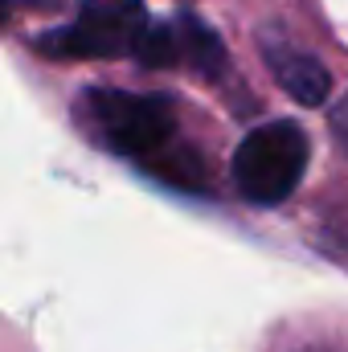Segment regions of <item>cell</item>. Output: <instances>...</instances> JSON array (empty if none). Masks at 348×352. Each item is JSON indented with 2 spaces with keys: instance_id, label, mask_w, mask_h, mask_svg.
<instances>
[{
  "instance_id": "cell-1",
  "label": "cell",
  "mask_w": 348,
  "mask_h": 352,
  "mask_svg": "<svg viewBox=\"0 0 348 352\" xmlns=\"http://www.w3.org/2000/svg\"><path fill=\"white\" fill-rule=\"evenodd\" d=\"M78 119L90 135L140 164L148 176L168 180L176 188H209L201 156L180 135V111L168 94H131V90H87L78 98Z\"/></svg>"
},
{
  "instance_id": "cell-2",
  "label": "cell",
  "mask_w": 348,
  "mask_h": 352,
  "mask_svg": "<svg viewBox=\"0 0 348 352\" xmlns=\"http://www.w3.org/2000/svg\"><path fill=\"white\" fill-rule=\"evenodd\" d=\"M307 131L295 119H270L234 152V184L250 205H279L295 192V184L307 173Z\"/></svg>"
},
{
  "instance_id": "cell-3",
  "label": "cell",
  "mask_w": 348,
  "mask_h": 352,
  "mask_svg": "<svg viewBox=\"0 0 348 352\" xmlns=\"http://www.w3.org/2000/svg\"><path fill=\"white\" fill-rule=\"evenodd\" d=\"M144 33H148L144 0H83L74 25L45 33L37 50L54 58H127L140 50Z\"/></svg>"
},
{
  "instance_id": "cell-4",
  "label": "cell",
  "mask_w": 348,
  "mask_h": 352,
  "mask_svg": "<svg viewBox=\"0 0 348 352\" xmlns=\"http://www.w3.org/2000/svg\"><path fill=\"white\" fill-rule=\"evenodd\" d=\"M140 62L160 70V66H188L197 74H217L221 70V41L213 29H205L197 16H176L168 25H148L140 41Z\"/></svg>"
},
{
  "instance_id": "cell-5",
  "label": "cell",
  "mask_w": 348,
  "mask_h": 352,
  "mask_svg": "<svg viewBox=\"0 0 348 352\" xmlns=\"http://www.w3.org/2000/svg\"><path fill=\"white\" fill-rule=\"evenodd\" d=\"M266 62H270L279 87L287 90L295 102L320 107V102L328 98L332 78H328V70H324L312 54H299V50H291V45H266Z\"/></svg>"
},
{
  "instance_id": "cell-6",
  "label": "cell",
  "mask_w": 348,
  "mask_h": 352,
  "mask_svg": "<svg viewBox=\"0 0 348 352\" xmlns=\"http://www.w3.org/2000/svg\"><path fill=\"white\" fill-rule=\"evenodd\" d=\"M332 131H336V140L345 144V152H348V94L336 102V111H332Z\"/></svg>"
},
{
  "instance_id": "cell-7",
  "label": "cell",
  "mask_w": 348,
  "mask_h": 352,
  "mask_svg": "<svg viewBox=\"0 0 348 352\" xmlns=\"http://www.w3.org/2000/svg\"><path fill=\"white\" fill-rule=\"evenodd\" d=\"M4 12H8V0H0V21H4Z\"/></svg>"
}]
</instances>
